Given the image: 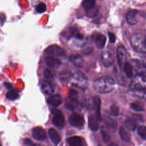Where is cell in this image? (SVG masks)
<instances>
[{
	"mask_svg": "<svg viewBox=\"0 0 146 146\" xmlns=\"http://www.w3.org/2000/svg\"><path fill=\"white\" fill-rule=\"evenodd\" d=\"M74 36H75L77 39H78V40H82V39H83V36L80 33H78V31L76 33V34Z\"/></svg>",
	"mask_w": 146,
	"mask_h": 146,
	"instance_id": "40",
	"label": "cell"
},
{
	"mask_svg": "<svg viewBox=\"0 0 146 146\" xmlns=\"http://www.w3.org/2000/svg\"><path fill=\"white\" fill-rule=\"evenodd\" d=\"M101 59L105 67H111L113 64L115 60L112 50L110 48H106L104 50L101 54Z\"/></svg>",
	"mask_w": 146,
	"mask_h": 146,
	"instance_id": "5",
	"label": "cell"
},
{
	"mask_svg": "<svg viewBox=\"0 0 146 146\" xmlns=\"http://www.w3.org/2000/svg\"><path fill=\"white\" fill-rule=\"evenodd\" d=\"M137 133L143 139L146 140V126H140L137 129Z\"/></svg>",
	"mask_w": 146,
	"mask_h": 146,
	"instance_id": "30",
	"label": "cell"
},
{
	"mask_svg": "<svg viewBox=\"0 0 146 146\" xmlns=\"http://www.w3.org/2000/svg\"><path fill=\"white\" fill-rule=\"evenodd\" d=\"M131 64L137 74L146 75V67L143 63L136 59H133Z\"/></svg>",
	"mask_w": 146,
	"mask_h": 146,
	"instance_id": "10",
	"label": "cell"
},
{
	"mask_svg": "<svg viewBox=\"0 0 146 146\" xmlns=\"http://www.w3.org/2000/svg\"><path fill=\"white\" fill-rule=\"evenodd\" d=\"M115 82L110 76L99 78L94 81L93 86L94 89L101 94H107L111 92L115 87Z\"/></svg>",
	"mask_w": 146,
	"mask_h": 146,
	"instance_id": "1",
	"label": "cell"
},
{
	"mask_svg": "<svg viewBox=\"0 0 146 146\" xmlns=\"http://www.w3.org/2000/svg\"><path fill=\"white\" fill-rule=\"evenodd\" d=\"M48 103L54 107H58L62 103V99L60 95L55 94L51 95L47 99Z\"/></svg>",
	"mask_w": 146,
	"mask_h": 146,
	"instance_id": "14",
	"label": "cell"
},
{
	"mask_svg": "<svg viewBox=\"0 0 146 146\" xmlns=\"http://www.w3.org/2000/svg\"><path fill=\"white\" fill-rule=\"evenodd\" d=\"M99 120L95 115L88 116V127L92 131H97L99 129Z\"/></svg>",
	"mask_w": 146,
	"mask_h": 146,
	"instance_id": "13",
	"label": "cell"
},
{
	"mask_svg": "<svg viewBox=\"0 0 146 146\" xmlns=\"http://www.w3.org/2000/svg\"><path fill=\"white\" fill-rule=\"evenodd\" d=\"M42 88L44 92L46 94H51L54 92V88L52 86L49 82L47 80L44 81L42 83Z\"/></svg>",
	"mask_w": 146,
	"mask_h": 146,
	"instance_id": "26",
	"label": "cell"
},
{
	"mask_svg": "<svg viewBox=\"0 0 146 146\" xmlns=\"http://www.w3.org/2000/svg\"><path fill=\"white\" fill-rule=\"evenodd\" d=\"M95 6V0H83L82 6L86 11L93 9Z\"/></svg>",
	"mask_w": 146,
	"mask_h": 146,
	"instance_id": "28",
	"label": "cell"
},
{
	"mask_svg": "<svg viewBox=\"0 0 146 146\" xmlns=\"http://www.w3.org/2000/svg\"><path fill=\"white\" fill-rule=\"evenodd\" d=\"M93 103L94 107L95 110L96 114L98 119L99 121L102 120V116L100 114V99L98 96H95L93 98Z\"/></svg>",
	"mask_w": 146,
	"mask_h": 146,
	"instance_id": "19",
	"label": "cell"
},
{
	"mask_svg": "<svg viewBox=\"0 0 146 146\" xmlns=\"http://www.w3.org/2000/svg\"><path fill=\"white\" fill-rule=\"evenodd\" d=\"M93 51V48L92 47H87L85 49H84L83 51H82V53L86 55H89Z\"/></svg>",
	"mask_w": 146,
	"mask_h": 146,
	"instance_id": "38",
	"label": "cell"
},
{
	"mask_svg": "<svg viewBox=\"0 0 146 146\" xmlns=\"http://www.w3.org/2000/svg\"><path fill=\"white\" fill-rule=\"evenodd\" d=\"M45 62H46L47 65L48 67H51V68H54L55 67L58 66L61 64V62L59 60H58L52 56L46 57Z\"/></svg>",
	"mask_w": 146,
	"mask_h": 146,
	"instance_id": "22",
	"label": "cell"
},
{
	"mask_svg": "<svg viewBox=\"0 0 146 146\" xmlns=\"http://www.w3.org/2000/svg\"><path fill=\"white\" fill-rule=\"evenodd\" d=\"M70 60L71 63L78 68H82L83 66L84 59L83 57L78 54L72 55L70 57Z\"/></svg>",
	"mask_w": 146,
	"mask_h": 146,
	"instance_id": "15",
	"label": "cell"
},
{
	"mask_svg": "<svg viewBox=\"0 0 146 146\" xmlns=\"http://www.w3.org/2000/svg\"><path fill=\"white\" fill-rule=\"evenodd\" d=\"M141 60H142V63L144 64V66L146 67V56H143L141 58Z\"/></svg>",
	"mask_w": 146,
	"mask_h": 146,
	"instance_id": "44",
	"label": "cell"
},
{
	"mask_svg": "<svg viewBox=\"0 0 146 146\" xmlns=\"http://www.w3.org/2000/svg\"><path fill=\"white\" fill-rule=\"evenodd\" d=\"M33 137L37 140H44L46 139L47 135L44 129L40 127H36L32 130Z\"/></svg>",
	"mask_w": 146,
	"mask_h": 146,
	"instance_id": "11",
	"label": "cell"
},
{
	"mask_svg": "<svg viewBox=\"0 0 146 146\" xmlns=\"http://www.w3.org/2000/svg\"><path fill=\"white\" fill-rule=\"evenodd\" d=\"M119 135L121 139L125 142H129L131 141V135L123 127H121L119 129Z\"/></svg>",
	"mask_w": 146,
	"mask_h": 146,
	"instance_id": "27",
	"label": "cell"
},
{
	"mask_svg": "<svg viewBox=\"0 0 146 146\" xmlns=\"http://www.w3.org/2000/svg\"><path fill=\"white\" fill-rule=\"evenodd\" d=\"M79 104V101L77 98H74V96H70L66 103V107L70 110L76 109Z\"/></svg>",
	"mask_w": 146,
	"mask_h": 146,
	"instance_id": "17",
	"label": "cell"
},
{
	"mask_svg": "<svg viewBox=\"0 0 146 146\" xmlns=\"http://www.w3.org/2000/svg\"><path fill=\"white\" fill-rule=\"evenodd\" d=\"M130 106L132 109H133L134 111H136L140 112V111H143L144 110V108L142 106V104H141L138 102L132 103L130 104Z\"/></svg>",
	"mask_w": 146,
	"mask_h": 146,
	"instance_id": "29",
	"label": "cell"
},
{
	"mask_svg": "<svg viewBox=\"0 0 146 146\" xmlns=\"http://www.w3.org/2000/svg\"><path fill=\"white\" fill-rule=\"evenodd\" d=\"M6 96L8 99L14 100L17 99L19 97V95L15 91H9V92H7Z\"/></svg>",
	"mask_w": 146,
	"mask_h": 146,
	"instance_id": "31",
	"label": "cell"
},
{
	"mask_svg": "<svg viewBox=\"0 0 146 146\" xmlns=\"http://www.w3.org/2000/svg\"><path fill=\"white\" fill-rule=\"evenodd\" d=\"M72 76V73L68 71H65L64 72H61L60 75V79L63 81H68L70 80Z\"/></svg>",
	"mask_w": 146,
	"mask_h": 146,
	"instance_id": "32",
	"label": "cell"
},
{
	"mask_svg": "<svg viewBox=\"0 0 146 146\" xmlns=\"http://www.w3.org/2000/svg\"><path fill=\"white\" fill-rule=\"evenodd\" d=\"M119 107L116 105H115V104L112 105L111 106V108L110 110V115L114 116H117V115L119 113Z\"/></svg>",
	"mask_w": 146,
	"mask_h": 146,
	"instance_id": "33",
	"label": "cell"
},
{
	"mask_svg": "<svg viewBox=\"0 0 146 146\" xmlns=\"http://www.w3.org/2000/svg\"><path fill=\"white\" fill-rule=\"evenodd\" d=\"M116 57L118 65L120 68L123 67L126 58V50L123 46H119L117 48Z\"/></svg>",
	"mask_w": 146,
	"mask_h": 146,
	"instance_id": "8",
	"label": "cell"
},
{
	"mask_svg": "<svg viewBox=\"0 0 146 146\" xmlns=\"http://www.w3.org/2000/svg\"><path fill=\"white\" fill-rule=\"evenodd\" d=\"M46 6L43 2L39 3L36 6V11L39 13H42L46 11Z\"/></svg>",
	"mask_w": 146,
	"mask_h": 146,
	"instance_id": "34",
	"label": "cell"
},
{
	"mask_svg": "<svg viewBox=\"0 0 146 146\" xmlns=\"http://www.w3.org/2000/svg\"><path fill=\"white\" fill-rule=\"evenodd\" d=\"M71 84L74 87L84 90L88 86V79L86 76L80 71L76 70L70 79Z\"/></svg>",
	"mask_w": 146,
	"mask_h": 146,
	"instance_id": "2",
	"label": "cell"
},
{
	"mask_svg": "<svg viewBox=\"0 0 146 146\" xmlns=\"http://www.w3.org/2000/svg\"><path fill=\"white\" fill-rule=\"evenodd\" d=\"M108 36H109V39L111 43H114L115 42L116 36L113 33H108Z\"/></svg>",
	"mask_w": 146,
	"mask_h": 146,
	"instance_id": "39",
	"label": "cell"
},
{
	"mask_svg": "<svg viewBox=\"0 0 146 146\" xmlns=\"http://www.w3.org/2000/svg\"><path fill=\"white\" fill-rule=\"evenodd\" d=\"M129 94L134 96L146 100V89L129 90Z\"/></svg>",
	"mask_w": 146,
	"mask_h": 146,
	"instance_id": "21",
	"label": "cell"
},
{
	"mask_svg": "<svg viewBox=\"0 0 146 146\" xmlns=\"http://www.w3.org/2000/svg\"><path fill=\"white\" fill-rule=\"evenodd\" d=\"M45 52L47 54L55 55L57 56H62L65 55L64 50L57 45H51L45 50Z\"/></svg>",
	"mask_w": 146,
	"mask_h": 146,
	"instance_id": "9",
	"label": "cell"
},
{
	"mask_svg": "<svg viewBox=\"0 0 146 146\" xmlns=\"http://www.w3.org/2000/svg\"><path fill=\"white\" fill-rule=\"evenodd\" d=\"M4 85H5V86L6 88H7L8 89H10V88H12V86H11V84H10L9 83L5 82V83H4Z\"/></svg>",
	"mask_w": 146,
	"mask_h": 146,
	"instance_id": "43",
	"label": "cell"
},
{
	"mask_svg": "<svg viewBox=\"0 0 146 146\" xmlns=\"http://www.w3.org/2000/svg\"><path fill=\"white\" fill-rule=\"evenodd\" d=\"M138 11L135 10L129 11L126 15V21L127 23L131 26L135 25L137 23L136 19V15Z\"/></svg>",
	"mask_w": 146,
	"mask_h": 146,
	"instance_id": "16",
	"label": "cell"
},
{
	"mask_svg": "<svg viewBox=\"0 0 146 146\" xmlns=\"http://www.w3.org/2000/svg\"><path fill=\"white\" fill-rule=\"evenodd\" d=\"M146 89V75L137 74L129 85V90Z\"/></svg>",
	"mask_w": 146,
	"mask_h": 146,
	"instance_id": "4",
	"label": "cell"
},
{
	"mask_svg": "<svg viewBox=\"0 0 146 146\" xmlns=\"http://www.w3.org/2000/svg\"><path fill=\"white\" fill-rule=\"evenodd\" d=\"M123 70L127 78H131L133 75V69L131 63L125 62L123 65Z\"/></svg>",
	"mask_w": 146,
	"mask_h": 146,
	"instance_id": "24",
	"label": "cell"
},
{
	"mask_svg": "<svg viewBox=\"0 0 146 146\" xmlns=\"http://www.w3.org/2000/svg\"><path fill=\"white\" fill-rule=\"evenodd\" d=\"M48 135L50 139L51 140V141L54 144L57 145L60 143L61 140L60 136L55 129H54V128L49 129Z\"/></svg>",
	"mask_w": 146,
	"mask_h": 146,
	"instance_id": "18",
	"label": "cell"
},
{
	"mask_svg": "<svg viewBox=\"0 0 146 146\" xmlns=\"http://www.w3.org/2000/svg\"><path fill=\"white\" fill-rule=\"evenodd\" d=\"M68 121L72 126L77 128L82 127L85 123L84 117L82 115L76 113H73L71 114L69 117Z\"/></svg>",
	"mask_w": 146,
	"mask_h": 146,
	"instance_id": "7",
	"label": "cell"
},
{
	"mask_svg": "<svg viewBox=\"0 0 146 146\" xmlns=\"http://www.w3.org/2000/svg\"><path fill=\"white\" fill-rule=\"evenodd\" d=\"M125 126L129 131H133L136 128V123L135 119L134 118H128L125 121Z\"/></svg>",
	"mask_w": 146,
	"mask_h": 146,
	"instance_id": "25",
	"label": "cell"
},
{
	"mask_svg": "<svg viewBox=\"0 0 146 146\" xmlns=\"http://www.w3.org/2000/svg\"><path fill=\"white\" fill-rule=\"evenodd\" d=\"M44 76L48 79H51L53 78V74L50 70L46 69L44 71Z\"/></svg>",
	"mask_w": 146,
	"mask_h": 146,
	"instance_id": "37",
	"label": "cell"
},
{
	"mask_svg": "<svg viewBox=\"0 0 146 146\" xmlns=\"http://www.w3.org/2000/svg\"><path fill=\"white\" fill-rule=\"evenodd\" d=\"M104 122L110 131L112 132H115L116 131L117 128V123L114 119L109 117H105Z\"/></svg>",
	"mask_w": 146,
	"mask_h": 146,
	"instance_id": "20",
	"label": "cell"
},
{
	"mask_svg": "<svg viewBox=\"0 0 146 146\" xmlns=\"http://www.w3.org/2000/svg\"><path fill=\"white\" fill-rule=\"evenodd\" d=\"M53 114L52 123L55 126L59 128H62L64 125V117L62 112L57 109H52L51 111Z\"/></svg>",
	"mask_w": 146,
	"mask_h": 146,
	"instance_id": "6",
	"label": "cell"
},
{
	"mask_svg": "<svg viewBox=\"0 0 146 146\" xmlns=\"http://www.w3.org/2000/svg\"><path fill=\"white\" fill-rule=\"evenodd\" d=\"M93 38L96 46L98 48L102 49L104 47L106 42V37L104 35L100 33H98L94 35Z\"/></svg>",
	"mask_w": 146,
	"mask_h": 146,
	"instance_id": "12",
	"label": "cell"
},
{
	"mask_svg": "<svg viewBox=\"0 0 146 146\" xmlns=\"http://www.w3.org/2000/svg\"><path fill=\"white\" fill-rule=\"evenodd\" d=\"M98 13V10L95 9V7L88 11H86V15L89 17H95Z\"/></svg>",
	"mask_w": 146,
	"mask_h": 146,
	"instance_id": "35",
	"label": "cell"
},
{
	"mask_svg": "<svg viewBox=\"0 0 146 146\" xmlns=\"http://www.w3.org/2000/svg\"><path fill=\"white\" fill-rule=\"evenodd\" d=\"M24 143L26 145H31L33 144V142L31 140H30L29 139H25L24 140Z\"/></svg>",
	"mask_w": 146,
	"mask_h": 146,
	"instance_id": "42",
	"label": "cell"
},
{
	"mask_svg": "<svg viewBox=\"0 0 146 146\" xmlns=\"http://www.w3.org/2000/svg\"><path fill=\"white\" fill-rule=\"evenodd\" d=\"M67 142L71 146H81L82 145V140L79 136H72L67 139Z\"/></svg>",
	"mask_w": 146,
	"mask_h": 146,
	"instance_id": "23",
	"label": "cell"
},
{
	"mask_svg": "<svg viewBox=\"0 0 146 146\" xmlns=\"http://www.w3.org/2000/svg\"><path fill=\"white\" fill-rule=\"evenodd\" d=\"M101 134L102 136V139L103 140L104 143H108L110 141V135L104 131H101Z\"/></svg>",
	"mask_w": 146,
	"mask_h": 146,
	"instance_id": "36",
	"label": "cell"
},
{
	"mask_svg": "<svg viewBox=\"0 0 146 146\" xmlns=\"http://www.w3.org/2000/svg\"><path fill=\"white\" fill-rule=\"evenodd\" d=\"M69 94H70V96H75L76 94H78V92H76V91H75L74 89H71L69 91Z\"/></svg>",
	"mask_w": 146,
	"mask_h": 146,
	"instance_id": "41",
	"label": "cell"
},
{
	"mask_svg": "<svg viewBox=\"0 0 146 146\" xmlns=\"http://www.w3.org/2000/svg\"><path fill=\"white\" fill-rule=\"evenodd\" d=\"M131 43L136 51L146 53V36H144L140 34L134 35L131 39Z\"/></svg>",
	"mask_w": 146,
	"mask_h": 146,
	"instance_id": "3",
	"label": "cell"
}]
</instances>
